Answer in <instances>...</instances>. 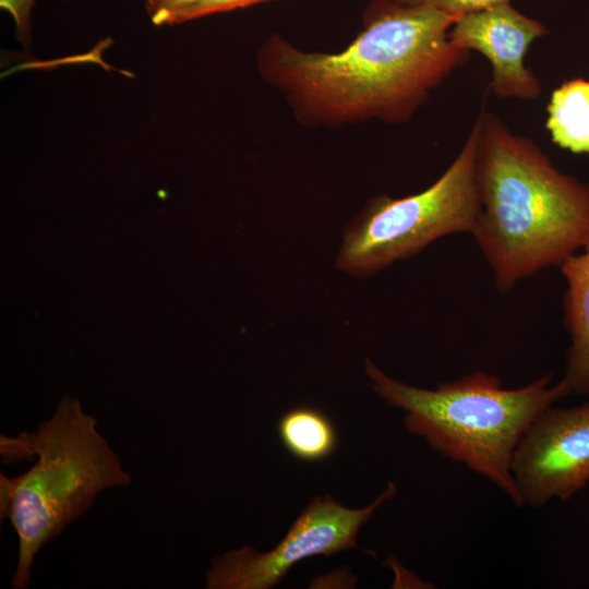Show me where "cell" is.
I'll list each match as a JSON object with an SVG mask.
<instances>
[{"label": "cell", "instance_id": "1", "mask_svg": "<svg viewBox=\"0 0 589 589\" xmlns=\"http://www.w3.org/2000/svg\"><path fill=\"white\" fill-rule=\"evenodd\" d=\"M459 17L385 0L345 50L305 52L275 38L265 64L302 109L322 120L398 121L466 60L468 50L449 39Z\"/></svg>", "mask_w": 589, "mask_h": 589}, {"label": "cell", "instance_id": "2", "mask_svg": "<svg viewBox=\"0 0 589 589\" xmlns=\"http://www.w3.org/2000/svg\"><path fill=\"white\" fill-rule=\"evenodd\" d=\"M476 122L480 209L470 235L496 289L508 292L589 243V183L557 169L494 115Z\"/></svg>", "mask_w": 589, "mask_h": 589}, {"label": "cell", "instance_id": "3", "mask_svg": "<svg viewBox=\"0 0 589 589\" xmlns=\"http://www.w3.org/2000/svg\"><path fill=\"white\" fill-rule=\"evenodd\" d=\"M1 452L11 460L37 456L25 473L0 476L1 518L11 520L19 539L12 588L24 589L41 548L81 517L99 493L129 485L131 477L97 430L96 419L71 397L34 432L2 436Z\"/></svg>", "mask_w": 589, "mask_h": 589}, {"label": "cell", "instance_id": "4", "mask_svg": "<svg viewBox=\"0 0 589 589\" xmlns=\"http://www.w3.org/2000/svg\"><path fill=\"white\" fill-rule=\"evenodd\" d=\"M365 371L377 395L406 412L409 433L524 506L510 470L513 454L534 417L568 396L561 381L553 383V373L504 388L497 376L477 371L424 389L389 377L368 358Z\"/></svg>", "mask_w": 589, "mask_h": 589}, {"label": "cell", "instance_id": "5", "mask_svg": "<svg viewBox=\"0 0 589 589\" xmlns=\"http://www.w3.org/2000/svg\"><path fill=\"white\" fill-rule=\"evenodd\" d=\"M477 144L476 122L461 151L432 185L406 197H375L345 231L338 267L374 274L440 238L471 233L480 209Z\"/></svg>", "mask_w": 589, "mask_h": 589}, {"label": "cell", "instance_id": "6", "mask_svg": "<svg viewBox=\"0 0 589 589\" xmlns=\"http://www.w3.org/2000/svg\"><path fill=\"white\" fill-rule=\"evenodd\" d=\"M396 493V484L388 481L386 489L361 509L345 507L330 495L315 496L273 550L262 553L242 546L213 558L205 588L269 589L306 557L361 549L357 543L361 526Z\"/></svg>", "mask_w": 589, "mask_h": 589}, {"label": "cell", "instance_id": "7", "mask_svg": "<svg viewBox=\"0 0 589 589\" xmlns=\"http://www.w3.org/2000/svg\"><path fill=\"white\" fill-rule=\"evenodd\" d=\"M522 504L566 502L589 483V402L549 406L527 426L510 465Z\"/></svg>", "mask_w": 589, "mask_h": 589}, {"label": "cell", "instance_id": "8", "mask_svg": "<svg viewBox=\"0 0 589 589\" xmlns=\"http://www.w3.org/2000/svg\"><path fill=\"white\" fill-rule=\"evenodd\" d=\"M546 33L541 22L502 3L461 15L452 26L449 39L461 49L485 56L497 96L534 99L541 94V84L524 60L530 44Z\"/></svg>", "mask_w": 589, "mask_h": 589}, {"label": "cell", "instance_id": "9", "mask_svg": "<svg viewBox=\"0 0 589 589\" xmlns=\"http://www.w3.org/2000/svg\"><path fill=\"white\" fill-rule=\"evenodd\" d=\"M566 281L563 322L570 344L561 377L567 395H589V243L560 266Z\"/></svg>", "mask_w": 589, "mask_h": 589}, {"label": "cell", "instance_id": "10", "mask_svg": "<svg viewBox=\"0 0 589 589\" xmlns=\"http://www.w3.org/2000/svg\"><path fill=\"white\" fill-rule=\"evenodd\" d=\"M546 129L560 147L589 154V80L567 81L552 93Z\"/></svg>", "mask_w": 589, "mask_h": 589}, {"label": "cell", "instance_id": "11", "mask_svg": "<svg viewBox=\"0 0 589 589\" xmlns=\"http://www.w3.org/2000/svg\"><path fill=\"white\" fill-rule=\"evenodd\" d=\"M278 434L286 449L304 461L323 460L337 447L333 422L312 407H297L285 412L278 422Z\"/></svg>", "mask_w": 589, "mask_h": 589}, {"label": "cell", "instance_id": "12", "mask_svg": "<svg viewBox=\"0 0 589 589\" xmlns=\"http://www.w3.org/2000/svg\"><path fill=\"white\" fill-rule=\"evenodd\" d=\"M203 0H145V8L155 25H173L191 21L193 10Z\"/></svg>", "mask_w": 589, "mask_h": 589}, {"label": "cell", "instance_id": "13", "mask_svg": "<svg viewBox=\"0 0 589 589\" xmlns=\"http://www.w3.org/2000/svg\"><path fill=\"white\" fill-rule=\"evenodd\" d=\"M404 5H429L442 12L461 16L509 0H389Z\"/></svg>", "mask_w": 589, "mask_h": 589}, {"label": "cell", "instance_id": "14", "mask_svg": "<svg viewBox=\"0 0 589 589\" xmlns=\"http://www.w3.org/2000/svg\"><path fill=\"white\" fill-rule=\"evenodd\" d=\"M35 0H0L1 9L14 19L19 39L27 46L31 40V11Z\"/></svg>", "mask_w": 589, "mask_h": 589}, {"label": "cell", "instance_id": "15", "mask_svg": "<svg viewBox=\"0 0 589 589\" xmlns=\"http://www.w3.org/2000/svg\"><path fill=\"white\" fill-rule=\"evenodd\" d=\"M268 0H203L192 12L191 20L213 13L244 8Z\"/></svg>", "mask_w": 589, "mask_h": 589}]
</instances>
